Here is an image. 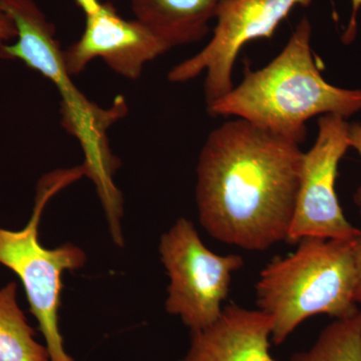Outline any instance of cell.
I'll use <instances>...</instances> for the list:
<instances>
[{"label": "cell", "mask_w": 361, "mask_h": 361, "mask_svg": "<svg viewBox=\"0 0 361 361\" xmlns=\"http://www.w3.org/2000/svg\"><path fill=\"white\" fill-rule=\"evenodd\" d=\"M303 154L296 142L242 118L214 130L197 168L204 229L244 250L265 251L286 241Z\"/></svg>", "instance_id": "6da1fadb"}, {"label": "cell", "mask_w": 361, "mask_h": 361, "mask_svg": "<svg viewBox=\"0 0 361 361\" xmlns=\"http://www.w3.org/2000/svg\"><path fill=\"white\" fill-rule=\"evenodd\" d=\"M310 37V23L303 18L276 58L258 71L246 65L241 84L208 104V113L236 116L298 145L313 116L332 114L346 118L358 113L361 90L341 89L323 78Z\"/></svg>", "instance_id": "7a4b0ae2"}, {"label": "cell", "mask_w": 361, "mask_h": 361, "mask_svg": "<svg viewBox=\"0 0 361 361\" xmlns=\"http://www.w3.org/2000/svg\"><path fill=\"white\" fill-rule=\"evenodd\" d=\"M0 6L18 32L13 42H0V59L23 61L56 85L63 128L82 145L85 176L94 180L104 213L121 212L122 194L113 180L118 161L111 153L106 130L125 113V103L118 99L115 108L103 110L80 92L63 61L56 26L35 0H0Z\"/></svg>", "instance_id": "3957f363"}, {"label": "cell", "mask_w": 361, "mask_h": 361, "mask_svg": "<svg viewBox=\"0 0 361 361\" xmlns=\"http://www.w3.org/2000/svg\"><path fill=\"white\" fill-rule=\"evenodd\" d=\"M285 257L261 271L256 296L259 310L272 322L271 342L283 343L308 318L348 317L356 302L355 240L304 238Z\"/></svg>", "instance_id": "277c9868"}, {"label": "cell", "mask_w": 361, "mask_h": 361, "mask_svg": "<svg viewBox=\"0 0 361 361\" xmlns=\"http://www.w3.org/2000/svg\"><path fill=\"white\" fill-rule=\"evenodd\" d=\"M82 176V165L44 176L37 186L35 208L25 227L16 231L0 228V264L20 278L51 361H73L66 351L59 324L63 275L84 267L87 256L71 243L45 248L39 241V228L47 202Z\"/></svg>", "instance_id": "5b68a950"}, {"label": "cell", "mask_w": 361, "mask_h": 361, "mask_svg": "<svg viewBox=\"0 0 361 361\" xmlns=\"http://www.w3.org/2000/svg\"><path fill=\"white\" fill-rule=\"evenodd\" d=\"M159 252L170 278L169 314L179 316L191 331L213 324L224 310L233 274L243 267V258L214 253L186 218L161 235Z\"/></svg>", "instance_id": "8992f818"}, {"label": "cell", "mask_w": 361, "mask_h": 361, "mask_svg": "<svg viewBox=\"0 0 361 361\" xmlns=\"http://www.w3.org/2000/svg\"><path fill=\"white\" fill-rule=\"evenodd\" d=\"M349 127L341 116L324 115L318 120V135L312 148L303 154L300 182L287 242L304 238L355 240L361 230L342 211L336 183L342 157L350 148Z\"/></svg>", "instance_id": "52a82bcc"}, {"label": "cell", "mask_w": 361, "mask_h": 361, "mask_svg": "<svg viewBox=\"0 0 361 361\" xmlns=\"http://www.w3.org/2000/svg\"><path fill=\"white\" fill-rule=\"evenodd\" d=\"M312 0H221L212 39L198 54L174 66L168 75L172 82H185L206 73L207 106L233 89L232 71L244 45L271 39L277 26L297 6Z\"/></svg>", "instance_id": "ba28073f"}, {"label": "cell", "mask_w": 361, "mask_h": 361, "mask_svg": "<svg viewBox=\"0 0 361 361\" xmlns=\"http://www.w3.org/2000/svg\"><path fill=\"white\" fill-rule=\"evenodd\" d=\"M169 49L140 21L125 20L113 4L102 2L97 11L85 16L84 32L63 56L71 75H80L90 61L102 59L118 75L135 80L146 63Z\"/></svg>", "instance_id": "9c48e42d"}, {"label": "cell", "mask_w": 361, "mask_h": 361, "mask_svg": "<svg viewBox=\"0 0 361 361\" xmlns=\"http://www.w3.org/2000/svg\"><path fill=\"white\" fill-rule=\"evenodd\" d=\"M272 322L261 310L230 304L206 329L191 331L180 361H277L270 353Z\"/></svg>", "instance_id": "30bf717a"}, {"label": "cell", "mask_w": 361, "mask_h": 361, "mask_svg": "<svg viewBox=\"0 0 361 361\" xmlns=\"http://www.w3.org/2000/svg\"><path fill=\"white\" fill-rule=\"evenodd\" d=\"M135 20L170 49L206 37L221 0H129Z\"/></svg>", "instance_id": "8fae6325"}, {"label": "cell", "mask_w": 361, "mask_h": 361, "mask_svg": "<svg viewBox=\"0 0 361 361\" xmlns=\"http://www.w3.org/2000/svg\"><path fill=\"white\" fill-rule=\"evenodd\" d=\"M0 361H51L18 302V283L0 288Z\"/></svg>", "instance_id": "7c38bea8"}, {"label": "cell", "mask_w": 361, "mask_h": 361, "mask_svg": "<svg viewBox=\"0 0 361 361\" xmlns=\"http://www.w3.org/2000/svg\"><path fill=\"white\" fill-rule=\"evenodd\" d=\"M290 361H361V308L330 323L310 349Z\"/></svg>", "instance_id": "4fadbf2b"}, {"label": "cell", "mask_w": 361, "mask_h": 361, "mask_svg": "<svg viewBox=\"0 0 361 361\" xmlns=\"http://www.w3.org/2000/svg\"><path fill=\"white\" fill-rule=\"evenodd\" d=\"M16 35H18V32H16L13 20L0 6V42H13L16 39Z\"/></svg>", "instance_id": "5bb4252c"}, {"label": "cell", "mask_w": 361, "mask_h": 361, "mask_svg": "<svg viewBox=\"0 0 361 361\" xmlns=\"http://www.w3.org/2000/svg\"><path fill=\"white\" fill-rule=\"evenodd\" d=\"M349 142H350V147L355 149L361 157V125L360 123L350 125L349 127ZM355 199L361 211V187L356 192Z\"/></svg>", "instance_id": "9a60e30c"}, {"label": "cell", "mask_w": 361, "mask_h": 361, "mask_svg": "<svg viewBox=\"0 0 361 361\" xmlns=\"http://www.w3.org/2000/svg\"><path fill=\"white\" fill-rule=\"evenodd\" d=\"M351 4H353V13H351L348 30H346L345 35L343 37V39L346 42H350L355 37L356 32V16H357L358 11H360L361 6V0H351Z\"/></svg>", "instance_id": "2e32d148"}, {"label": "cell", "mask_w": 361, "mask_h": 361, "mask_svg": "<svg viewBox=\"0 0 361 361\" xmlns=\"http://www.w3.org/2000/svg\"><path fill=\"white\" fill-rule=\"evenodd\" d=\"M356 270H357V284H356V302L361 304V234L356 239L355 245Z\"/></svg>", "instance_id": "e0dca14e"}, {"label": "cell", "mask_w": 361, "mask_h": 361, "mask_svg": "<svg viewBox=\"0 0 361 361\" xmlns=\"http://www.w3.org/2000/svg\"><path fill=\"white\" fill-rule=\"evenodd\" d=\"M75 1L77 6L84 11L85 16L94 13L102 6L99 0H75Z\"/></svg>", "instance_id": "ac0fdd59"}]
</instances>
